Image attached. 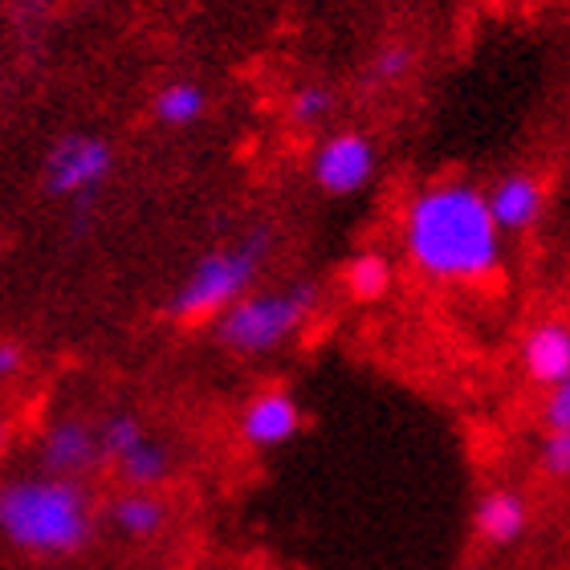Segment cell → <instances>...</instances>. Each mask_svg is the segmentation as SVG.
Instances as JSON below:
<instances>
[{
	"instance_id": "cell-16",
	"label": "cell",
	"mask_w": 570,
	"mask_h": 570,
	"mask_svg": "<svg viewBox=\"0 0 570 570\" xmlns=\"http://www.w3.org/2000/svg\"><path fill=\"white\" fill-rule=\"evenodd\" d=\"M142 428L135 416H110L107 424L98 428V449L107 452V456H115V461H122L127 452L135 449V444H142Z\"/></svg>"
},
{
	"instance_id": "cell-8",
	"label": "cell",
	"mask_w": 570,
	"mask_h": 570,
	"mask_svg": "<svg viewBox=\"0 0 570 570\" xmlns=\"http://www.w3.org/2000/svg\"><path fill=\"white\" fill-rule=\"evenodd\" d=\"M522 363L525 375L534 383H547V387H559L570 380V326L562 322H542L525 334L522 343Z\"/></svg>"
},
{
	"instance_id": "cell-17",
	"label": "cell",
	"mask_w": 570,
	"mask_h": 570,
	"mask_svg": "<svg viewBox=\"0 0 570 570\" xmlns=\"http://www.w3.org/2000/svg\"><path fill=\"white\" fill-rule=\"evenodd\" d=\"M334 98L326 86H302L294 95V102H289V119L297 122V127H314V122H322L326 115H331Z\"/></svg>"
},
{
	"instance_id": "cell-20",
	"label": "cell",
	"mask_w": 570,
	"mask_h": 570,
	"mask_svg": "<svg viewBox=\"0 0 570 570\" xmlns=\"http://www.w3.org/2000/svg\"><path fill=\"white\" fill-rule=\"evenodd\" d=\"M542 416H547L550 432H570V380L559 383V387H550Z\"/></svg>"
},
{
	"instance_id": "cell-9",
	"label": "cell",
	"mask_w": 570,
	"mask_h": 570,
	"mask_svg": "<svg viewBox=\"0 0 570 570\" xmlns=\"http://www.w3.org/2000/svg\"><path fill=\"white\" fill-rule=\"evenodd\" d=\"M489 213L501 233H525L542 216V188L534 176H505L489 191Z\"/></svg>"
},
{
	"instance_id": "cell-12",
	"label": "cell",
	"mask_w": 570,
	"mask_h": 570,
	"mask_svg": "<svg viewBox=\"0 0 570 570\" xmlns=\"http://www.w3.org/2000/svg\"><path fill=\"white\" fill-rule=\"evenodd\" d=\"M346 289L358 302H375L392 289V262L383 253H358L355 262L346 265Z\"/></svg>"
},
{
	"instance_id": "cell-19",
	"label": "cell",
	"mask_w": 570,
	"mask_h": 570,
	"mask_svg": "<svg viewBox=\"0 0 570 570\" xmlns=\"http://www.w3.org/2000/svg\"><path fill=\"white\" fill-rule=\"evenodd\" d=\"M542 469L550 476H570V432H550L542 444Z\"/></svg>"
},
{
	"instance_id": "cell-21",
	"label": "cell",
	"mask_w": 570,
	"mask_h": 570,
	"mask_svg": "<svg viewBox=\"0 0 570 570\" xmlns=\"http://www.w3.org/2000/svg\"><path fill=\"white\" fill-rule=\"evenodd\" d=\"M21 346L12 343H0V380H9V375H17L21 371Z\"/></svg>"
},
{
	"instance_id": "cell-15",
	"label": "cell",
	"mask_w": 570,
	"mask_h": 570,
	"mask_svg": "<svg viewBox=\"0 0 570 570\" xmlns=\"http://www.w3.org/2000/svg\"><path fill=\"white\" fill-rule=\"evenodd\" d=\"M119 473L127 476L131 485H155V481H164L167 449L164 444H155V440H142V444H135V449L119 461Z\"/></svg>"
},
{
	"instance_id": "cell-3",
	"label": "cell",
	"mask_w": 570,
	"mask_h": 570,
	"mask_svg": "<svg viewBox=\"0 0 570 570\" xmlns=\"http://www.w3.org/2000/svg\"><path fill=\"white\" fill-rule=\"evenodd\" d=\"M265 253H269V233L265 228L249 233V237L228 245V249L204 253L200 262L191 265V274L179 282L167 309L179 322H200L208 314H225L233 302L245 297V289H249L257 269H262Z\"/></svg>"
},
{
	"instance_id": "cell-18",
	"label": "cell",
	"mask_w": 570,
	"mask_h": 570,
	"mask_svg": "<svg viewBox=\"0 0 570 570\" xmlns=\"http://www.w3.org/2000/svg\"><path fill=\"white\" fill-rule=\"evenodd\" d=\"M407 66H412V49L407 46H387L375 58V66H371V78L375 82H395V78H404Z\"/></svg>"
},
{
	"instance_id": "cell-1",
	"label": "cell",
	"mask_w": 570,
	"mask_h": 570,
	"mask_svg": "<svg viewBox=\"0 0 570 570\" xmlns=\"http://www.w3.org/2000/svg\"><path fill=\"white\" fill-rule=\"evenodd\" d=\"M404 245L420 274L436 282H476L501 262V228L489 213V196L473 184L420 191L404 213Z\"/></svg>"
},
{
	"instance_id": "cell-11",
	"label": "cell",
	"mask_w": 570,
	"mask_h": 570,
	"mask_svg": "<svg viewBox=\"0 0 570 570\" xmlns=\"http://www.w3.org/2000/svg\"><path fill=\"white\" fill-rule=\"evenodd\" d=\"M525 522H530V510H525L522 493H513V489H493V493H485L481 505H476V530H481V538L493 542V547L518 542Z\"/></svg>"
},
{
	"instance_id": "cell-14",
	"label": "cell",
	"mask_w": 570,
	"mask_h": 570,
	"mask_svg": "<svg viewBox=\"0 0 570 570\" xmlns=\"http://www.w3.org/2000/svg\"><path fill=\"white\" fill-rule=\"evenodd\" d=\"M115 525L131 538H151L164 525V505L151 493H127L115 501Z\"/></svg>"
},
{
	"instance_id": "cell-4",
	"label": "cell",
	"mask_w": 570,
	"mask_h": 570,
	"mask_svg": "<svg viewBox=\"0 0 570 570\" xmlns=\"http://www.w3.org/2000/svg\"><path fill=\"white\" fill-rule=\"evenodd\" d=\"M314 306H318L314 282H294L285 289H269V294H245L220 314L216 338L237 355H265L285 338H294Z\"/></svg>"
},
{
	"instance_id": "cell-13",
	"label": "cell",
	"mask_w": 570,
	"mask_h": 570,
	"mask_svg": "<svg viewBox=\"0 0 570 570\" xmlns=\"http://www.w3.org/2000/svg\"><path fill=\"white\" fill-rule=\"evenodd\" d=\"M204 115V90L196 82H171L155 95V119L171 127H188Z\"/></svg>"
},
{
	"instance_id": "cell-6",
	"label": "cell",
	"mask_w": 570,
	"mask_h": 570,
	"mask_svg": "<svg viewBox=\"0 0 570 570\" xmlns=\"http://www.w3.org/2000/svg\"><path fill=\"white\" fill-rule=\"evenodd\" d=\"M314 184L331 196H355L371 184L375 176V147L367 135L358 131H338L314 151Z\"/></svg>"
},
{
	"instance_id": "cell-2",
	"label": "cell",
	"mask_w": 570,
	"mask_h": 570,
	"mask_svg": "<svg viewBox=\"0 0 570 570\" xmlns=\"http://www.w3.org/2000/svg\"><path fill=\"white\" fill-rule=\"evenodd\" d=\"M0 530L33 554H70L90 538V510L70 476H33L0 489Z\"/></svg>"
},
{
	"instance_id": "cell-5",
	"label": "cell",
	"mask_w": 570,
	"mask_h": 570,
	"mask_svg": "<svg viewBox=\"0 0 570 570\" xmlns=\"http://www.w3.org/2000/svg\"><path fill=\"white\" fill-rule=\"evenodd\" d=\"M110 142L98 139V135H82L73 131L66 139H58L46 155V188L49 196H82L90 200L95 188L110 176Z\"/></svg>"
},
{
	"instance_id": "cell-10",
	"label": "cell",
	"mask_w": 570,
	"mask_h": 570,
	"mask_svg": "<svg viewBox=\"0 0 570 570\" xmlns=\"http://www.w3.org/2000/svg\"><path fill=\"white\" fill-rule=\"evenodd\" d=\"M98 432L82 420H58L49 428L46 440H41V456H46V469L53 473H78L98 456Z\"/></svg>"
},
{
	"instance_id": "cell-7",
	"label": "cell",
	"mask_w": 570,
	"mask_h": 570,
	"mask_svg": "<svg viewBox=\"0 0 570 570\" xmlns=\"http://www.w3.org/2000/svg\"><path fill=\"white\" fill-rule=\"evenodd\" d=\"M297 428H302V407L289 392H262L257 400H249L245 416H240V436L257 449L285 444Z\"/></svg>"
}]
</instances>
